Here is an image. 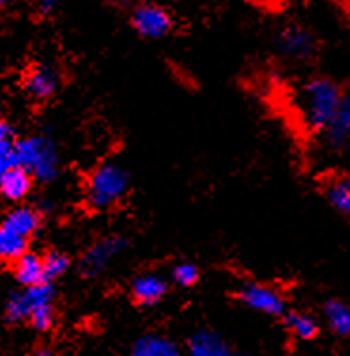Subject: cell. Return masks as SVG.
I'll return each instance as SVG.
<instances>
[{
  "label": "cell",
  "instance_id": "cell-27",
  "mask_svg": "<svg viewBox=\"0 0 350 356\" xmlns=\"http://www.w3.org/2000/svg\"><path fill=\"white\" fill-rule=\"evenodd\" d=\"M14 0H0V8H6L8 4H12Z\"/></svg>",
  "mask_w": 350,
  "mask_h": 356
},
{
  "label": "cell",
  "instance_id": "cell-21",
  "mask_svg": "<svg viewBox=\"0 0 350 356\" xmlns=\"http://www.w3.org/2000/svg\"><path fill=\"white\" fill-rule=\"evenodd\" d=\"M286 326L292 330V334L297 336L299 339H315L316 334H318V324L312 316L303 315V313H297V311H292L286 315Z\"/></svg>",
  "mask_w": 350,
  "mask_h": 356
},
{
  "label": "cell",
  "instance_id": "cell-24",
  "mask_svg": "<svg viewBox=\"0 0 350 356\" xmlns=\"http://www.w3.org/2000/svg\"><path fill=\"white\" fill-rule=\"evenodd\" d=\"M172 277H174V282L180 286H193L199 281V269L193 264H178L172 271Z\"/></svg>",
  "mask_w": 350,
  "mask_h": 356
},
{
  "label": "cell",
  "instance_id": "cell-2",
  "mask_svg": "<svg viewBox=\"0 0 350 356\" xmlns=\"http://www.w3.org/2000/svg\"><path fill=\"white\" fill-rule=\"evenodd\" d=\"M341 88L330 78H312L301 91V110L310 129L324 131L343 99Z\"/></svg>",
  "mask_w": 350,
  "mask_h": 356
},
{
  "label": "cell",
  "instance_id": "cell-19",
  "mask_svg": "<svg viewBox=\"0 0 350 356\" xmlns=\"http://www.w3.org/2000/svg\"><path fill=\"white\" fill-rule=\"evenodd\" d=\"M326 318L330 322V328L333 334L347 337L350 334V311L347 303L339 300H331L326 303Z\"/></svg>",
  "mask_w": 350,
  "mask_h": 356
},
{
  "label": "cell",
  "instance_id": "cell-15",
  "mask_svg": "<svg viewBox=\"0 0 350 356\" xmlns=\"http://www.w3.org/2000/svg\"><path fill=\"white\" fill-rule=\"evenodd\" d=\"M15 279L23 286H35L46 281L44 277V266H42V256L33 252L21 254L19 258L14 261Z\"/></svg>",
  "mask_w": 350,
  "mask_h": 356
},
{
  "label": "cell",
  "instance_id": "cell-25",
  "mask_svg": "<svg viewBox=\"0 0 350 356\" xmlns=\"http://www.w3.org/2000/svg\"><path fill=\"white\" fill-rule=\"evenodd\" d=\"M57 6V0H40L38 2V10H40V14L49 15Z\"/></svg>",
  "mask_w": 350,
  "mask_h": 356
},
{
  "label": "cell",
  "instance_id": "cell-23",
  "mask_svg": "<svg viewBox=\"0 0 350 356\" xmlns=\"http://www.w3.org/2000/svg\"><path fill=\"white\" fill-rule=\"evenodd\" d=\"M27 321H31V324H33L36 330H40V332H46V330L53 328V324H56V311H53V305H51V303L40 305V307L35 309V311L28 315Z\"/></svg>",
  "mask_w": 350,
  "mask_h": 356
},
{
  "label": "cell",
  "instance_id": "cell-20",
  "mask_svg": "<svg viewBox=\"0 0 350 356\" xmlns=\"http://www.w3.org/2000/svg\"><path fill=\"white\" fill-rule=\"evenodd\" d=\"M15 143L14 129L0 118V175L15 165Z\"/></svg>",
  "mask_w": 350,
  "mask_h": 356
},
{
  "label": "cell",
  "instance_id": "cell-17",
  "mask_svg": "<svg viewBox=\"0 0 350 356\" xmlns=\"http://www.w3.org/2000/svg\"><path fill=\"white\" fill-rule=\"evenodd\" d=\"M326 197L337 213L349 216L350 213V178L339 175L326 184Z\"/></svg>",
  "mask_w": 350,
  "mask_h": 356
},
{
  "label": "cell",
  "instance_id": "cell-10",
  "mask_svg": "<svg viewBox=\"0 0 350 356\" xmlns=\"http://www.w3.org/2000/svg\"><path fill=\"white\" fill-rule=\"evenodd\" d=\"M35 178L31 177L23 167L14 165L0 175V195L8 201H21L33 190Z\"/></svg>",
  "mask_w": 350,
  "mask_h": 356
},
{
  "label": "cell",
  "instance_id": "cell-9",
  "mask_svg": "<svg viewBox=\"0 0 350 356\" xmlns=\"http://www.w3.org/2000/svg\"><path fill=\"white\" fill-rule=\"evenodd\" d=\"M59 86H61V76L53 67H48V65L33 67L23 80V88L27 91V95L35 101L51 99L57 93Z\"/></svg>",
  "mask_w": 350,
  "mask_h": 356
},
{
  "label": "cell",
  "instance_id": "cell-28",
  "mask_svg": "<svg viewBox=\"0 0 350 356\" xmlns=\"http://www.w3.org/2000/svg\"><path fill=\"white\" fill-rule=\"evenodd\" d=\"M35 356H51V355H49V353H38V355H35Z\"/></svg>",
  "mask_w": 350,
  "mask_h": 356
},
{
  "label": "cell",
  "instance_id": "cell-1",
  "mask_svg": "<svg viewBox=\"0 0 350 356\" xmlns=\"http://www.w3.org/2000/svg\"><path fill=\"white\" fill-rule=\"evenodd\" d=\"M129 188V172L124 167L104 163L91 172L85 188V201L93 211H110L127 197Z\"/></svg>",
  "mask_w": 350,
  "mask_h": 356
},
{
  "label": "cell",
  "instance_id": "cell-13",
  "mask_svg": "<svg viewBox=\"0 0 350 356\" xmlns=\"http://www.w3.org/2000/svg\"><path fill=\"white\" fill-rule=\"evenodd\" d=\"M2 224L10 227V229H14L15 233L23 235V237L31 239L38 232V227H40L42 216L33 207H17L12 213L6 214V218L2 220Z\"/></svg>",
  "mask_w": 350,
  "mask_h": 356
},
{
  "label": "cell",
  "instance_id": "cell-6",
  "mask_svg": "<svg viewBox=\"0 0 350 356\" xmlns=\"http://www.w3.org/2000/svg\"><path fill=\"white\" fill-rule=\"evenodd\" d=\"M53 286L49 284V281H44L35 286H25L23 292H17L10 298V302L6 305V318L10 322L27 321L28 315L38 309L40 305L53 302Z\"/></svg>",
  "mask_w": 350,
  "mask_h": 356
},
{
  "label": "cell",
  "instance_id": "cell-5",
  "mask_svg": "<svg viewBox=\"0 0 350 356\" xmlns=\"http://www.w3.org/2000/svg\"><path fill=\"white\" fill-rule=\"evenodd\" d=\"M129 245V241L125 239L124 235H106L95 241L90 247V250L83 254L80 269L83 275L88 277H95V275L103 273L106 267L110 266V261L124 252Z\"/></svg>",
  "mask_w": 350,
  "mask_h": 356
},
{
  "label": "cell",
  "instance_id": "cell-11",
  "mask_svg": "<svg viewBox=\"0 0 350 356\" xmlns=\"http://www.w3.org/2000/svg\"><path fill=\"white\" fill-rule=\"evenodd\" d=\"M326 137L328 143L335 148V150H343L349 144L350 137V95L344 91L343 99L339 103V108L331 118V122L326 127Z\"/></svg>",
  "mask_w": 350,
  "mask_h": 356
},
{
  "label": "cell",
  "instance_id": "cell-14",
  "mask_svg": "<svg viewBox=\"0 0 350 356\" xmlns=\"http://www.w3.org/2000/svg\"><path fill=\"white\" fill-rule=\"evenodd\" d=\"M188 356H231L227 343L212 332H197L188 343Z\"/></svg>",
  "mask_w": 350,
  "mask_h": 356
},
{
  "label": "cell",
  "instance_id": "cell-26",
  "mask_svg": "<svg viewBox=\"0 0 350 356\" xmlns=\"http://www.w3.org/2000/svg\"><path fill=\"white\" fill-rule=\"evenodd\" d=\"M110 2L112 6H116V8H125V6H131L135 0H108Z\"/></svg>",
  "mask_w": 350,
  "mask_h": 356
},
{
  "label": "cell",
  "instance_id": "cell-7",
  "mask_svg": "<svg viewBox=\"0 0 350 356\" xmlns=\"http://www.w3.org/2000/svg\"><path fill=\"white\" fill-rule=\"evenodd\" d=\"M278 44L282 51L295 61H309L318 49L316 36L303 25H286L281 31Z\"/></svg>",
  "mask_w": 350,
  "mask_h": 356
},
{
  "label": "cell",
  "instance_id": "cell-3",
  "mask_svg": "<svg viewBox=\"0 0 350 356\" xmlns=\"http://www.w3.org/2000/svg\"><path fill=\"white\" fill-rule=\"evenodd\" d=\"M15 165L40 182H49L59 172V154L56 143L46 135H33L15 143Z\"/></svg>",
  "mask_w": 350,
  "mask_h": 356
},
{
  "label": "cell",
  "instance_id": "cell-12",
  "mask_svg": "<svg viewBox=\"0 0 350 356\" xmlns=\"http://www.w3.org/2000/svg\"><path fill=\"white\" fill-rule=\"evenodd\" d=\"M167 294V282L159 275H138L131 284V296L140 305H153Z\"/></svg>",
  "mask_w": 350,
  "mask_h": 356
},
{
  "label": "cell",
  "instance_id": "cell-22",
  "mask_svg": "<svg viewBox=\"0 0 350 356\" xmlns=\"http://www.w3.org/2000/svg\"><path fill=\"white\" fill-rule=\"evenodd\" d=\"M42 266H44L46 281H53V279H59L61 275L69 271L70 258L61 250H51L46 256H42Z\"/></svg>",
  "mask_w": 350,
  "mask_h": 356
},
{
  "label": "cell",
  "instance_id": "cell-16",
  "mask_svg": "<svg viewBox=\"0 0 350 356\" xmlns=\"http://www.w3.org/2000/svg\"><path fill=\"white\" fill-rule=\"evenodd\" d=\"M131 356H182V353L171 339L150 334L135 343Z\"/></svg>",
  "mask_w": 350,
  "mask_h": 356
},
{
  "label": "cell",
  "instance_id": "cell-8",
  "mask_svg": "<svg viewBox=\"0 0 350 356\" xmlns=\"http://www.w3.org/2000/svg\"><path fill=\"white\" fill-rule=\"evenodd\" d=\"M239 300L247 307L265 313V315L278 316L284 313V300L273 288L260 284V282H248L239 290Z\"/></svg>",
  "mask_w": 350,
  "mask_h": 356
},
{
  "label": "cell",
  "instance_id": "cell-18",
  "mask_svg": "<svg viewBox=\"0 0 350 356\" xmlns=\"http://www.w3.org/2000/svg\"><path fill=\"white\" fill-rule=\"evenodd\" d=\"M28 239L23 237L14 229L0 224V261H12L14 264L21 254L27 252Z\"/></svg>",
  "mask_w": 350,
  "mask_h": 356
},
{
  "label": "cell",
  "instance_id": "cell-4",
  "mask_svg": "<svg viewBox=\"0 0 350 356\" xmlns=\"http://www.w3.org/2000/svg\"><path fill=\"white\" fill-rule=\"evenodd\" d=\"M172 15L169 10L156 2H138L131 12V27L137 31L138 36L148 40L165 38L172 31Z\"/></svg>",
  "mask_w": 350,
  "mask_h": 356
}]
</instances>
